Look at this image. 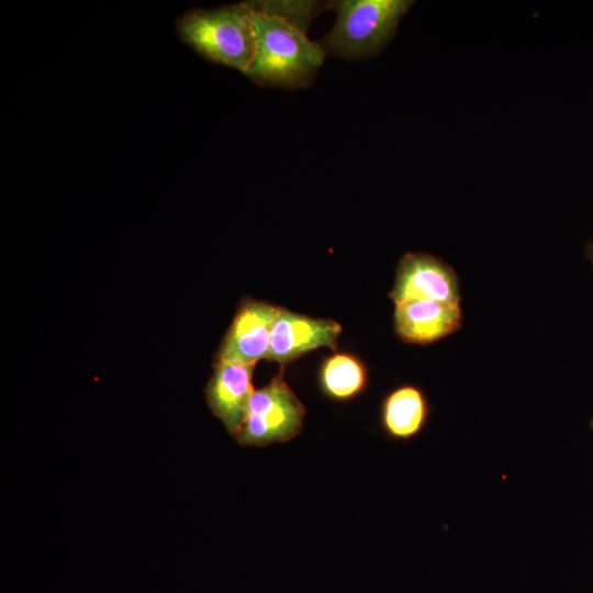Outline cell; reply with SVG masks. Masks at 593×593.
Segmentation results:
<instances>
[{"label":"cell","instance_id":"obj_8","mask_svg":"<svg viewBox=\"0 0 593 593\" xmlns=\"http://www.w3.org/2000/svg\"><path fill=\"white\" fill-rule=\"evenodd\" d=\"M462 324L461 304L432 300H406L394 303V332L407 344H434L457 333Z\"/></svg>","mask_w":593,"mask_h":593},{"label":"cell","instance_id":"obj_9","mask_svg":"<svg viewBox=\"0 0 593 593\" xmlns=\"http://www.w3.org/2000/svg\"><path fill=\"white\" fill-rule=\"evenodd\" d=\"M251 365L216 360L206 385V403L234 437L239 433L254 393Z\"/></svg>","mask_w":593,"mask_h":593},{"label":"cell","instance_id":"obj_7","mask_svg":"<svg viewBox=\"0 0 593 593\" xmlns=\"http://www.w3.org/2000/svg\"><path fill=\"white\" fill-rule=\"evenodd\" d=\"M340 333L342 326L333 320L313 318L280 307L267 359L284 365L320 347L335 349Z\"/></svg>","mask_w":593,"mask_h":593},{"label":"cell","instance_id":"obj_6","mask_svg":"<svg viewBox=\"0 0 593 593\" xmlns=\"http://www.w3.org/2000/svg\"><path fill=\"white\" fill-rule=\"evenodd\" d=\"M280 307L267 302L245 300L222 342L216 360L255 366L267 359Z\"/></svg>","mask_w":593,"mask_h":593},{"label":"cell","instance_id":"obj_10","mask_svg":"<svg viewBox=\"0 0 593 593\" xmlns=\"http://www.w3.org/2000/svg\"><path fill=\"white\" fill-rule=\"evenodd\" d=\"M429 406L423 391L412 384L392 390L381 406V424L388 436L407 440L417 436L427 423Z\"/></svg>","mask_w":593,"mask_h":593},{"label":"cell","instance_id":"obj_3","mask_svg":"<svg viewBox=\"0 0 593 593\" xmlns=\"http://www.w3.org/2000/svg\"><path fill=\"white\" fill-rule=\"evenodd\" d=\"M412 4L409 0L335 1V23L320 44L325 53L347 59L373 56L393 38Z\"/></svg>","mask_w":593,"mask_h":593},{"label":"cell","instance_id":"obj_12","mask_svg":"<svg viewBox=\"0 0 593 593\" xmlns=\"http://www.w3.org/2000/svg\"><path fill=\"white\" fill-rule=\"evenodd\" d=\"M332 3L318 1H257L249 2L250 7L261 13L281 18L303 32L311 21Z\"/></svg>","mask_w":593,"mask_h":593},{"label":"cell","instance_id":"obj_2","mask_svg":"<svg viewBox=\"0 0 593 593\" xmlns=\"http://www.w3.org/2000/svg\"><path fill=\"white\" fill-rule=\"evenodd\" d=\"M181 38L209 60L247 74L257 48L249 3L197 10L178 22Z\"/></svg>","mask_w":593,"mask_h":593},{"label":"cell","instance_id":"obj_13","mask_svg":"<svg viewBox=\"0 0 593 593\" xmlns=\"http://www.w3.org/2000/svg\"><path fill=\"white\" fill-rule=\"evenodd\" d=\"M585 255H586V258L590 260V262H591L592 266H593V242L590 243V244L586 246Z\"/></svg>","mask_w":593,"mask_h":593},{"label":"cell","instance_id":"obj_11","mask_svg":"<svg viewBox=\"0 0 593 593\" xmlns=\"http://www.w3.org/2000/svg\"><path fill=\"white\" fill-rule=\"evenodd\" d=\"M320 381L327 396L335 401H347L362 392L367 384V372L355 357L336 354L324 361Z\"/></svg>","mask_w":593,"mask_h":593},{"label":"cell","instance_id":"obj_1","mask_svg":"<svg viewBox=\"0 0 593 593\" xmlns=\"http://www.w3.org/2000/svg\"><path fill=\"white\" fill-rule=\"evenodd\" d=\"M251 10L257 48L246 75L259 85L289 89L307 86L326 57L321 44L281 18Z\"/></svg>","mask_w":593,"mask_h":593},{"label":"cell","instance_id":"obj_4","mask_svg":"<svg viewBox=\"0 0 593 593\" xmlns=\"http://www.w3.org/2000/svg\"><path fill=\"white\" fill-rule=\"evenodd\" d=\"M304 415V405L280 372L254 391L246 419L235 438L244 447L284 443L302 430Z\"/></svg>","mask_w":593,"mask_h":593},{"label":"cell","instance_id":"obj_14","mask_svg":"<svg viewBox=\"0 0 593 593\" xmlns=\"http://www.w3.org/2000/svg\"><path fill=\"white\" fill-rule=\"evenodd\" d=\"M592 426H593V422H592Z\"/></svg>","mask_w":593,"mask_h":593},{"label":"cell","instance_id":"obj_5","mask_svg":"<svg viewBox=\"0 0 593 593\" xmlns=\"http://www.w3.org/2000/svg\"><path fill=\"white\" fill-rule=\"evenodd\" d=\"M393 303L406 300H432L461 304L460 282L452 266L426 253H406L399 261L393 288Z\"/></svg>","mask_w":593,"mask_h":593}]
</instances>
